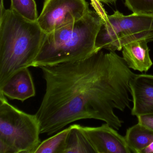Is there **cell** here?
Segmentation results:
<instances>
[{"mask_svg": "<svg viewBox=\"0 0 153 153\" xmlns=\"http://www.w3.org/2000/svg\"><path fill=\"white\" fill-rule=\"evenodd\" d=\"M0 87L19 70L32 67L46 33L36 22L0 7Z\"/></svg>", "mask_w": 153, "mask_h": 153, "instance_id": "7a4b0ae2", "label": "cell"}, {"mask_svg": "<svg viewBox=\"0 0 153 153\" xmlns=\"http://www.w3.org/2000/svg\"><path fill=\"white\" fill-rule=\"evenodd\" d=\"M149 39L135 40L123 47V59L130 68L140 72H146L153 65L147 43Z\"/></svg>", "mask_w": 153, "mask_h": 153, "instance_id": "30bf717a", "label": "cell"}, {"mask_svg": "<svg viewBox=\"0 0 153 153\" xmlns=\"http://www.w3.org/2000/svg\"><path fill=\"white\" fill-rule=\"evenodd\" d=\"M0 93L11 100L22 102L34 97L35 88L28 68L21 69L13 74L0 87Z\"/></svg>", "mask_w": 153, "mask_h": 153, "instance_id": "9c48e42d", "label": "cell"}, {"mask_svg": "<svg viewBox=\"0 0 153 153\" xmlns=\"http://www.w3.org/2000/svg\"><path fill=\"white\" fill-rule=\"evenodd\" d=\"M41 133L36 114L16 108L0 93V153H35Z\"/></svg>", "mask_w": 153, "mask_h": 153, "instance_id": "277c9868", "label": "cell"}, {"mask_svg": "<svg viewBox=\"0 0 153 153\" xmlns=\"http://www.w3.org/2000/svg\"><path fill=\"white\" fill-rule=\"evenodd\" d=\"M70 127L41 142L35 153H64Z\"/></svg>", "mask_w": 153, "mask_h": 153, "instance_id": "4fadbf2b", "label": "cell"}, {"mask_svg": "<svg viewBox=\"0 0 153 153\" xmlns=\"http://www.w3.org/2000/svg\"><path fill=\"white\" fill-rule=\"evenodd\" d=\"M103 18L90 10L76 22L46 34L32 67L40 68L84 59L96 52Z\"/></svg>", "mask_w": 153, "mask_h": 153, "instance_id": "3957f363", "label": "cell"}, {"mask_svg": "<svg viewBox=\"0 0 153 153\" xmlns=\"http://www.w3.org/2000/svg\"><path fill=\"white\" fill-rule=\"evenodd\" d=\"M96 153H131L124 137L105 123L99 127L79 125Z\"/></svg>", "mask_w": 153, "mask_h": 153, "instance_id": "52a82bcc", "label": "cell"}, {"mask_svg": "<svg viewBox=\"0 0 153 153\" xmlns=\"http://www.w3.org/2000/svg\"><path fill=\"white\" fill-rule=\"evenodd\" d=\"M133 106L132 115L153 114V76L136 75L130 82Z\"/></svg>", "mask_w": 153, "mask_h": 153, "instance_id": "ba28073f", "label": "cell"}, {"mask_svg": "<svg viewBox=\"0 0 153 153\" xmlns=\"http://www.w3.org/2000/svg\"><path fill=\"white\" fill-rule=\"evenodd\" d=\"M70 127V129L64 153H95L93 147L79 129V125L73 124Z\"/></svg>", "mask_w": 153, "mask_h": 153, "instance_id": "7c38bea8", "label": "cell"}, {"mask_svg": "<svg viewBox=\"0 0 153 153\" xmlns=\"http://www.w3.org/2000/svg\"><path fill=\"white\" fill-rule=\"evenodd\" d=\"M100 3H105V4H113L115 3L117 0H96Z\"/></svg>", "mask_w": 153, "mask_h": 153, "instance_id": "ac0fdd59", "label": "cell"}, {"mask_svg": "<svg viewBox=\"0 0 153 153\" xmlns=\"http://www.w3.org/2000/svg\"><path fill=\"white\" fill-rule=\"evenodd\" d=\"M124 4L132 13L153 15V0H125Z\"/></svg>", "mask_w": 153, "mask_h": 153, "instance_id": "9a60e30c", "label": "cell"}, {"mask_svg": "<svg viewBox=\"0 0 153 153\" xmlns=\"http://www.w3.org/2000/svg\"><path fill=\"white\" fill-rule=\"evenodd\" d=\"M2 1H3V0H2Z\"/></svg>", "mask_w": 153, "mask_h": 153, "instance_id": "d6986e66", "label": "cell"}, {"mask_svg": "<svg viewBox=\"0 0 153 153\" xmlns=\"http://www.w3.org/2000/svg\"><path fill=\"white\" fill-rule=\"evenodd\" d=\"M102 18L96 39V52L102 49L120 51L126 44L138 39L153 41V15L132 13L125 16L116 10Z\"/></svg>", "mask_w": 153, "mask_h": 153, "instance_id": "5b68a950", "label": "cell"}, {"mask_svg": "<svg viewBox=\"0 0 153 153\" xmlns=\"http://www.w3.org/2000/svg\"><path fill=\"white\" fill-rule=\"evenodd\" d=\"M10 9L23 18L32 22L38 19L37 8L34 0H10Z\"/></svg>", "mask_w": 153, "mask_h": 153, "instance_id": "5bb4252c", "label": "cell"}, {"mask_svg": "<svg viewBox=\"0 0 153 153\" xmlns=\"http://www.w3.org/2000/svg\"><path fill=\"white\" fill-rule=\"evenodd\" d=\"M90 10L86 0H45L37 22L49 33L76 22Z\"/></svg>", "mask_w": 153, "mask_h": 153, "instance_id": "8992f818", "label": "cell"}, {"mask_svg": "<svg viewBox=\"0 0 153 153\" xmlns=\"http://www.w3.org/2000/svg\"><path fill=\"white\" fill-rule=\"evenodd\" d=\"M140 153H153V141L142 149Z\"/></svg>", "mask_w": 153, "mask_h": 153, "instance_id": "e0dca14e", "label": "cell"}, {"mask_svg": "<svg viewBox=\"0 0 153 153\" xmlns=\"http://www.w3.org/2000/svg\"><path fill=\"white\" fill-rule=\"evenodd\" d=\"M131 152L140 153L153 141V131L138 123L129 128L124 136Z\"/></svg>", "mask_w": 153, "mask_h": 153, "instance_id": "8fae6325", "label": "cell"}, {"mask_svg": "<svg viewBox=\"0 0 153 153\" xmlns=\"http://www.w3.org/2000/svg\"><path fill=\"white\" fill-rule=\"evenodd\" d=\"M137 118L138 123L153 131V114L140 115Z\"/></svg>", "mask_w": 153, "mask_h": 153, "instance_id": "2e32d148", "label": "cell"}, {"mask_svg": "<svg viewBox=\"0 0 153 153\" xmlns=\"http://www.w3.org/2000/svg\"><path fill=\"white\" fill-rule=\"evenodd\" d=\"M39 68L46 86L35 114L42 134L52 135L84 119L121 128L114 111L130 108V82L136 74L114 52L101 50L79 61Z\"/></svg>", "mask_w": 153, "mask_h": 153, "instance_id": "6da1fadb", "label": "cell"}]
</instances>
